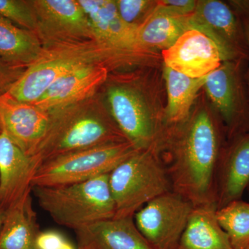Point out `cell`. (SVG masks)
<instances>
[{"instance_id":"1","label":"cell","mask_w":249,"mask_h":249,"mask_svg":"<svg viewBox=\"0 0 249 249\" xmlns=\"http://www.w3.org/2000/svg\"><path fill=\"white\" fill-rule=\"evenodd\" d=\"M169 135L178 136L173 157L165 165L172 189L194 207L216 205L220 135L215 121L204 109Z\"/></svg>"},{"instance_id":"2","label":"cell","mask_w":249,"mask_h":249,"mask_svg":"<svg viewBox=\"0 0 249 249\" xmlns=\"http://www.w3.org/2000/svg\"><path fill=\"white\" fill-rule=\"evenodd\" d=\"M91 98L50 113L47 133L33 156L39 166L60 156L127 141L109 113L95 106Z\"/></svg>"},{"instance_id":"3","label":"cell","mask_w":249,"mask_h":249,"mask_svg":"<svg viewBox=\"0 0 249 249\" xmlns=\"http://www.w3.org/2000/svg\"><path fill=\"white\" fill-rule=\"evenodd\" d=\"M32 193L54 222L76 232L115 217L109 174L65 186H34Z\"/></svg>"},{"instance_id":"4","label":"cell","mask_w":249,"mask_h":249,"mask_svg":"<svg viewBox=\"0 0 249 249\" xmlns=\"http://www.w3.org/2000/svg\"><path fill=\"white\" fill-rule=\"evenodd\" d=\"M128 56L106 49L96 42L44 48L40 58L27 67L6 94L19 102L34 104L69 72L85 65H105Z\"/></svg>"},{"instance_id":"5","label":"cell","mask_w":249,"mask_h":249,"mask_svg":"<svg viewBox=\"0 0 249 249\" xmlns=\"http://www.w3.org/2000/svg\"><path fill=\"white\" fill-rule=\"evenodd\" d=\"M115 217H134L157 196L173 191L164 164L152 150H137L109 174Z\"/></svg>"},{"instance_id":"6","label":"cell","mask_w":249,"mask_h":249,"mask_svg":"<svg viewBox=\"0 0 249 249\" xmlns=\"http://www.w3.org/2000/svg\"><path fill=\"white\" fill-rule=\"evenodd\" d=\"M137 150L126 141L60 156L41 163L31 186H65L107 175Z\"/></svg>"},{"instance_id":"7","label":"cell","mask_w":249,"mask_h":249,"mask_svg":"<svg viewBox=\"0 0 249 249\" xmlns=\"http://www.w3.org/2000/svg\"><path fill=\"white\" fill-rule=\"evenodd\" d=\"M107 101L109 114L126 139L137 150L158 154L164 127L142 93L128 85H113L107 90Z\"/></svg>"},{"instance_id":"8","label":"cell","mask_w":249,"mask_h":249,"mask_svg":"<svg viewBox=\"0 0 249 249\" xmlns=\"http://www.w3.org/2000/svg\"><path fill=\"white\" fill-rule=\"evenodd\" d=\"M194 206L173 191L152 199L134 215L137 229L153 249H176Z\"/></svg>"},{"instance_id":"9","label":"cell","mask_w":249,"mask_h":249,"mask_svg":"<svg viewBox=\"0 0 249 249\" xmlns=\"http://www.w3.org/2000/svg\"><path fill=\"white\" fill-rule=\"evenodd\" d=\"M33 2L37 16L36 34L44 48L96 42L91 23L78 0Z\"/></svg>"},{"instance_id":"10","label":"cell","mask_w":249,"mask_h":249,"mask_svg":"<svg viewBox=\"0 0 249 249\" xmlns=\"http://www.w3.org/2000/svg\"><path fill=\"white\" fill-rule=\"evenodd\" d=\"M238 64L223 62L217 70L205 77L204 85L231 137L249 132V114Z\"/></svg>"},{"instance_id":"11","label":"cell","mask_w":249,"mask_h":249,"mask_svg":"<svg viewBox=\"0 0 249 249\" xmlns=\"http://www.w3.org/2000/svg\"><path fill=\"white\" fill-rule=\"evenodd\" d=\"M191 22L192 29L201 31L217 45L224 62L239 60L247 54L245 31L225 3L218 0L196 1Z\"/></svg>"},{"instance_id":"12","label":"cell","mask_w":249,"mask_h":249,"mask_svg":"<svg viewBox=\"0 0 249 249\" xmlns=\"http://www.w3.org/2000/svg\"><path fill=\"white\" fill-rule=\"evenodd\" d=\"M0 124L8 137L33 157L47 133L51 114L35 105L19 102L4 94L0 96Z\"/></svg>"},{"instance_id":"13","label":"cell","mask_w":249,"mask_h":249,"mask_svg":"<svg viewBox=\"0 0 249 249\" xmlns=\"http://www.w3.org/2000/svg\"><path fill=\"white\" fill-rule=\"evenodd\" d=\"M165 66L191 78L207 76L222 65L217 45L196 29L185 32L170 48L162 51Z\"/></svg>"},{"instance_id":"14","label":"cell","mask_w":249,"mask_h":249,"mask_svg":"<svg viewBox=\"0 0 249 249\" xmlns=\"http://www.w3.org/2000/svg\"><path fill=\"white\" fill-rule=\"evenodd\" d=\"M84 9L95 41L106 49L124 55L145 53L139 48L138 28L123 20L111 0H78Z\"/></svg>"},{"instance_id":"15","label":"cell","mask_w":249,"mask_h":249,"mask_svg":"<svg viewBox=\"0 0 249 249\" xmlns=\"http://www.w3.org/2000/svg\"><path fill=\"white\" fill-rule=\"evenodd\" d=\"M107 75L103 64L80 67L59 78L34 105L52 113L83 102L93 97Z\"/></svg>"},{"instance_id":"16","label":"cell","mask_w":249,"mask_h":249,"mask_svg":"<svg viewBox=\"0 0 249 249\" xmlns=\"http://www.w3.org/2000/svg\"><path fill=\"white\" fill-rule=\"evenodd\" d=\"M32 156L23 152L2 130L0 134V205L9 204L32 188L38 168Z\"/></svg>"},{"instance_id":"17","label":"cell","mask_w":249,"mask_h":249,"mask_svg":"<svg viewBox=\"0 0 249 249\" xmlns=\"http://www.w3.org/2000/svg\"><path fill=\"white\" fill-rule=\"evenodd\" d=\"M249 187V132L235 137L223 152L217 177V209L242 199Z\"/></svg>"},{"instance_id":"18","label":"cell","mask_w":249,"mask_h":249,"mask_svg":"<svg viewBox=\"0 0 249 249\" xmlns=\"http://www.w3.org/2000/svg\"><path fill=\"white\" fill-rule=\"evenodd\" d=\"M78 245L91 249H153L134 217H114L76 231Z\"/></svg>"},{"instance_id":"19","label":"cell","mask_w":249,"mask_h":249,"mask_svg":"<svg viewBox=\"0 0 249 249\" xmlns=\"http://www.w3.org/2000/svg\"><path fill=\"white\" fill-rule=\"evenodd\" d=\"M31 193L32 188L5 209L0 249H36V239L41 231Z\"/></svg>"},{"instance_id":"20","label":"cell","mask_w":249,"mask_h":249,"mask_svg":"<svg viewBox=\"0 0 249 249\" xmlns=\"http://www.w3.org/2000/svg\"><path fill=\"white\" fill-rule=\"evenodd\" d=\"M216 211L214 205L193 208L176 249H234Z\"/></svg>"},{"instance_id":"21","label":"cell","mask_w":249,"mask_h":249,"mask_svg":"<svg viewBox=\"0 0 249 249\" xmlns=\"http://www.w3.org/2000/svg\"><path fill=\"white\" fill-rule=\"evenodd\" d=\"M191 16H178L155 8L146 20L138 28L137 42L142 52L153 49L170 48L186 32L192 29Z\"/></svg>"},{"instance_id":"22","label":"cell","mask_w":249,"mask_h":249,"mask_svg":"<svg viewBox=\"0 0 249 249\" xmlns=\"http://www.w3.org/2000/svg\"><path fill=\"white\" fill-rule=\"evenodd\" d=\"M168 104L163 121L166 125L183 124L189 119L190 111L199 89L204 88L205 77L191 78L164 66Z\"/></svg>"},{"instance_id":"23","label":"cell","mask_w":249,"mask_h":249,"mask_svg":"<svg viewBox=\"0 0 249 249\" xmlns=\"http://www.w3.org/2000/svg\"><path fill=\"white\" fill-rule=\"evenodd\" d=\"M43 45L36 33L15 25L0 16V58L27 68L40 58Z\"/></svg>"},{"instance_id":"24","label":"cell","mask_w":249,"mask_h":249,"mask_svg":"<svg viewBox=\"0 0 249 249\" xmlns=\"http://www.w3.org/2000/svg\"><path fill=\"white\" fill-rule=\"evenodd\" d=\"M218 222L227 232L234 249L249 246V202L236 200L216 211Z\"/></svg>"},{"instance_id":"25","label":"cell","mask_w":249,"mask_h":249,"mask_svg":"<svg viewBox=\"0 0 249 249\" xmlns=\"http://www.w3.org/2000/svg\"><path fill=\"white\" fill-rule=\"evenodd\" d=\"M0 16L15 25L36 34L37 16L33 1L0 0Z\"/></svg>"},{"instance_id":"26","label":"cell","mask_w":249,"mask_h":249,"mask_svg":"<svg viewBox=\"0 0 249 249\" xmlns=\"http://www.w3.org/2000/svg\"><path fill=\"white\" fill-rule=\"evenodd\" d=\"M116 9L123 20L139 28L146 20L157 6V1L116 0Z\"/></svg>"},{"instance_id":"27","label":"cell","mask_w":249,"mask_h":249,"mask_svg":"<svg viewBox=\"0 0 249 249\" xmlns=\"http://www.w3.org/2000/svg\"><path fill=\"white\" fill-rule=\"evenodd\" d=\"M26 69L15 66L0 58V96L9 91Z\"/></svg>"},{"instance_id":"28","label":"cell","mask_w":249,"mask_h":249,"mask_svg":"<svg viewBox=\"0 0 249 249\" xmlns=\"http://www.w3.org/2000/svg\"><path fill=\"white\" fill-rule=\"evenodd\" d=\"M196 1L193 0H162L157 1L156 8L175 16H188L194 13Z\"/></svg>"},{"instance_id":"29","label":"cell","mask_w":249,"mask_h":249,"mask_svg":"<svg viewBox=\"0 0 249 249\" xmlns=\"http://www.w3.org/2000/svg\"><path fill=\"white\" fill-rule=\"evenodd\" d=\"M68 241L65 236L55 231H41L36 242V249H61Z\"/></svg>"},{"instance_id":"30","label":"cell","mask_w":249,"mask_h":249,"mask_svg":"<svg viewBox=\"0 0 249 249\" xmlns=\"http://www.w3.org/2000/svg\"><path fill=\"white\" fill-rule=\"evenodd\" d=\"M244 31H245L246 39H247L249 50V19H245L244 21Z\"/></svg>"},{"instance_id":"31","label":"cell","mask_w":249,"mask_h":249,"mask_svg":"<svg viewBox=\"0 0 249 249\" xmlns=\"http://www.w3.org/2000/svg\"><path fill=\"white\" fill-rule=\"evenodd\" d=\"M4 208L0 205V231H1V225H2L3 218H4Z\"/></svg>"},{"instance_id":"32","label":"cell","mask_w":249,"mask_h":249,"mask_svg":"<svg viewBox=\"0 0 249 249\" xmlns=\"http://www.w3.org/2000/svg\"><path fill=\"white\" fill-rule=\"evenodd\" d=\"M78 249H91L89 247H85V246L78 245Z\"/></svg>"},{"instance_id":"33","label":"cell","mask_w":249,"mask_h":249,"mask_svg":"<svg viewBox=\"0 0 249 249\" xmlns=\"http://www.w3.org/2000/svg\"><path fill=\"white\" fill-rule=\"evenodd\" d=\"M1 132H2V127H1V124H0V134H1Z\"/></svg>"},{"instance_id":"34","label":"cell","mask_w":249,"mask_h":249,"mask_svg":"<svg viewBox=\"0 0 249 249\" xmlns=\"http://www.w3.org/2000/svg\"><path fill=\"white\" fill-rule=\"evenodd\" d=\"M247 190H248V191H249V188H248V189H247Z\"/></svg>"},{"instance_id":"35","label":"cell","mask_w":249,"mask_h":249,"mask_svg":"<svg viewBox=\"0 0 249 249\" xmlns=\"http://www.w3.org/2000/svg\"><path fill=\"white\" fill-rule=\"evenodd\" d=\"M249 249V247H247V249Z\"/></svg>"},{"instance_id":"36","label":"cell","mask_w":249,"mask_h":249,"mask_svg":"<svg viewBox=\"0 0 249 249\" xmlns=\"http://www.w3.org/2000/svg\"><path fill=\"white\" fill-rule=\"evenodd\" d=\"M90 249V248H89Z\"/></svg>"}]
</instances>
